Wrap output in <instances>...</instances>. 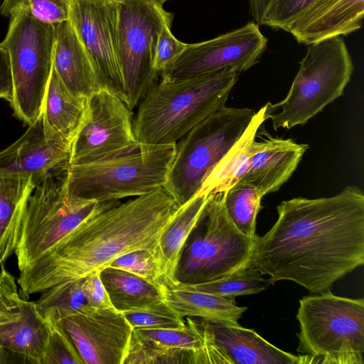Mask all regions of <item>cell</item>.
I'll use <instances>...</instances> for the list:
<instances>
[{
  "instance_id": "cell-1",
  "label": "cell",
  "mask_w": 364,
  "mask_h": 364,
  "mask_svg": "<svg viewBox=\"0 0 364 364\" xmlns=\"http://www.w3.org/2000/svg\"><path fill=\"white\" fill-rule=\"evenodd\" d=\"M255 240L251 261L269 284L289 280L310 292L328 290L364 264V195L355 186L326 198L298 197Z\"/></svg>"
},
{
  "instance_id": "cell-2",
  "label": "cell",
  "mask_w": 364,
  "mask_h": 364,
  "mask_svg": "<svg viewBox=\"0 0 364 364\" xmlns=\"http://www.w3.org/2000/svg\"><path fill=\"white\" fill-rule=\"evenodd\" d=\"M178 208L164 187L124 203L110 201L19 271L21 292L41 293L82 279L132 251L147 250L159 257L160 239Z\"/></svg>"
},
{
  "instance_id": "cell-3",
  "label": "cell",
  "mask_w": 364,
  "mask_h": 364,
  "mask_svg": "<svg viewBox=\"0 0 364 364\" xmlns=\"http://www.w3.org/2000/svg\"><path fill=\"white\" fill-rule=\"evenodd\" d=\"M240 73L232 69L156 83L139 104L133 129L141 146L175 144L226 105Z\"/></svg>"
},
{
  "instance_id": "cell-4",
  "label": "cell",
  "mask_w": 364,
  "mask_h": 364,
  "mask_svg": "<svg viewBox=\"0 0 364 364\" xmlns=\"http://www.w3.org/2000/svg\"><path fill=\"white\" fill-rule=\"evenodd\" d=\"M307 46L286 97L276 104L267 103L266 119L274 130L306 124L343 95L353 73V63L341 36Z\"/></svg>"
},
{
  "instance_id": "cell-5",
  "label": "cell",
  "mask_w": 364,
  "mask_h": 364,
  "mask_svg": "<svg viewBox=\"0 0 364 364\" xmlns=\"http://www.w3.org/2000/svg\"><path fill=\"white\" fill-rule=\"evenodd\" d=\"M297 351L311 363L364 364V299L330 290L299 301Z\"/></svg>"
},
{
  "instance_id": "cell-6",
  "label": "cell",
  "mask_w": 364,
  "mask_h": 364,
  "mask_svg": "<svg viewBox=\"0 0 364 364\" xmlns=\"http://www.w3.org/2000/svg\"><path fill=\"white\" fill-rule=\"evenodd\" d=\"M176 144L149 145L128 154L80 165L66 172L68 193L99 202L136 197L164 187Z\"/></svg>"
},
{
  "instance_id": "cell-7",
  "label": "cell",
  "mask_w": 364,
  "mask_h": 364,
  "mask_svg": "<svg viewBox=\"0 0 364 364\" xmlns=\"http://www.w3.org/2000/svg\"><path fill=\"white\" fill-rule=\"evenodd\" d=\"M255 238L242 234L230 220L224 192L210 195L183 247L176 284L207 282L239 270L251 262Z\"/></svg>"
},
{
  "instance_id": "cell-8",
  "label": "cell",
  "mask_w": 364,
  "mask_h": 364,
  "mask_svg": "<svg viewBox=\"0 0 364 364\" xmlns=\"http://www.w3.org/2000/svg\"><path fill=\"white\" fill-rule=\"evenodd\" d=\"M54 26L36 19L28 4L10 18L0 45L9 58L14 114L28 125L41 115L53 69Z\"/></svg>"
},
{
  "instance_id": "cell-9",
  "label": "cell",
  "mask_w": 364,
  "mask_h": 364,
  "mask_svg": "<svg viewBox=\"0 0 364 364\" xmlns=\"http://www.w3.org/2000/svg\"><path fill=\"white\" fill-rule=\"evenodd\" d=\"M255 112L224 107L195 126L176 144L164 189L180 206L199 191L221 158L242 135Z\"/></svg>"
},
{
  "instance_id": "cell-10",
  "label": "cell",
  "mask_w": 364,
  "mask_h": 364,
  "mask_svg": "<svg viewBox=\"0 0 364 364\" xmlns=\"http://www.w3.org/2000/svg\"><path fill=\"white\" fill-rule=\"evenodd\" d=\"M66 172L45 178L35 186L28 198L14 252L19 271L41 258L80 223L110 202L70 195Z\"/></svg>"
},
{
  "instance_id": "cell-11",
  "label": "cell",
  "mask_w": 364,
  "mask_h": 364,
  "mask_svg": "<svg viewBox=\"0 0 364 364\" xmlns=\"http://www.w3.org/2000/svg\"><path fill=\"white\" fill-rule=\"evenodd\" d=\"M119 62L126 92V105L132 110L155 82L156 44L164 25L173 14L155 0H118Z\"/></svg>"
},
{
  "instance_id": "cell-12",
  "label": "cell",
  "mask_w": 364,
  "mask_h": 364,
  "mask_svg": "<svg viewBox=\"0 0 364 364\" xmlns=\"http://www.w3.org/2000/svg\"><path fill=\"white\" fill-rule=\"evenodd\" d=\"M132 111L122 100L104 89L91 94L70 143V166L106 160L139 149L141 145L134 133Z\"/></svg>"
},
{
  "instance_id": "cell-13",
  "label": "cell",
  "mask_w": 364,
  "mask_h": 364,
  "mask_svg": "<svg viewBox=\"0 0 364 364\" xmlns=\"http://www.w3.org/2000/svg\"><path fill=\"white\" fill-rule=\"evenodd\" d=\"M118 0H70V17L90 60L97 85L125 104L119 62Z\"/></svg>"
},
{
  "instance_id": "cell-14",
  "label": "cell",
  "mask_w": 364,
  "mask_h": 364,
  "mask_svg": "<svg viewBox=\"0 0 364 364\" xmlns=\"http://www.w3.org/2000/svg\"><path fill=\"white\" fill-rule=\"evenodd\" d=\"M268 40L259 25L249 22L234 31L206 41L187 44L161 80L198 76L232 69L240 74L257 63Z\"/></svg>"
},
{
  "instance_id": "cell-15",
  "label": "cell",
  "mask_w": 364,
  "mask_h": 364,
  "mask_svg": "<svg viewBox=\"0 0 364 364\" xmlns=\"http://www.w3.org/2000/svg\"><path fill=\"white\" fill-rule=\"evenodd\" d=\"M60 322L84 363H124L133 328L122 312L91 309Z\"/></svg>"
},
{
  "instance_id": "cell-16",
  "label": "cell",
  "mask_w": 364,
  "mask_h": 364,
  "mask_svg": "<svg viewBox=\"0 0 364 364\" xmlns=\"http://www.w3.org/2000/svg\"><path fill=\"white\" fill-rule=\"evenodd\" d=\"M49 330L36 302L21 296L14 277L1 267V347L27 363L41 364Z\"/></svg>"
},
{
  "instance_id": "cell-17",
  "label": "cell",
  "mask_w": 364,
  "mask_h": 364,
  "mask_svg": "<svg viewBox=\"0 0 364 364\" xmlns=\"http://www.w3.org/2000/svg\"><path fill=\"white\" fill-rule=\"evenodd\" d=\"M70 144L48 139L41 114L24 134L0 152V176L31 178L35 186L50 175L66 172Z\"/></svg>"
},
{
  "instance_id": "cell-18",
  "label": "cell",
  "mask_w": 364,
  "mask_h": 364,
  "mask_svg": "<svg viewBox=\"0 0 364 364\" xmlns=\"http://www.w3.org/2000/svg\"><path fill=\"white\" fill-rule=\"evenodd\" d=\"M196 318L206 341L222 364L311 363L308 355L285 352L252 329Z\"/></svg>"
},
{
  "instance_id": "cell-19",
  "label": "cell",
  "mask_w": 364,
  "mask_h": 364,
  "mask_svg": "<svg viewBox=\"0 0 364 364\" xmlns=\"http://www.w3.org/2000/svg\"><path fill=\"white\" fill-rule=\"evenodd\" d=\"M363 16L364 0H316L287 32L298 43L309 45L359 30Z\"/></svg>"
},
{
  "instance_id": "cell-20",
  "label": "cell",
  "mask_w": 364,
  "mask_h": 364,
  "mask_svg": "<svg viewBox=\"0 0 364 364\" xmlns=\"http://www.w3.org/2000/svg\"><path fill=\"white\" fill-rule=\"evenodd\" d=\"M267 138L255 140L247 168L238 181L255 185L262 195L277 191L291 176L309 149L291 139Z\"/></svg>"
},
{
  "instance_id": "cell-21",
  "label": "cell",
  "mask_w": 364,
  "mask_h": 364,
  "mask_svg": "<svg viewBox=\"0 0 364 364\" xmlns=\"http://www.w3.org/2000/svg\"><path fill=\"white\" fill-rule=\"evenodd\" d=\"M53 26V68L72 94L87 98L100 89L87 54L69 20Z\"/></svg>"
},
{
  "instance_id": "cell-22",
  "label": "cell",
  "mask_w": 364,
  "mask_h": 364,
  "mask_svg": "<svg viewBox=\"0 0 364 364\" xmlns=\"http://www.w3.org/2000/svg\"><path fill=\"white\" fill-rule=\"evenodd\" d=\"M86 101L72 94L53 68L41 112L46 137L70 144L82 120Z\"/></svg>"
},
{
  "instance_id": "cell-23",
  "label": "cell",
  "mask_w": 364,
  "mask_h": 364,
  "mask_svg": "<svg viewBox=\"0 0 364 364\" xmlns=\"http://www.w3.org/2000/svg\"><path fill=\"white\" fill-rule=\"evenodd\" d=\"M267 104L255 112L248 127L204 179L197 194L213 195L225 192L246 171L257 134L266 119Z\"/></svg>"
},
{
  "instance_id": "cell-24",
  "label": "cell",
  "mask_w": 364,
  "mask_h": 364,
  "mask_svg": "<svg viewBox=\"0 0 364 364\" xmlns=\"http://www.w3.org/2000/svg\"><path fill=\"white\" fill-rule=\"evenodd\" d=\"M34 187L31 178L0 176V268L15 252Z\"/></svg>"
},
{
  "instance_id": "cell-25",
  "label": "cell",
  "mask_w": 364,
  "mask_h": 364,
  "mask_svg": "<svg viewBox=\"0 0 364 364\" xmlns=\"http://www.w3.org/2000/svg\"><path fill=\"white\" fill-rule=\"evenodd\" d=\"M165 301L181 317H195L227 325H240L246 306L236 305L235 298L162 286Z\"/></svg>"
},
{
  "instance_id": "cell-26",
  "label": "cell",
  "mask_w": 364,
  "mask_h": 364,
  "mask_svg": "<svg viewBox=\"0 0 364 364\" xmlns=\"http://www.w3.org/2000/svg\"><path fill=\"white\" fill-rule=\"evenodd\" d=\"M210 196L196 194L180 206L164 230L159 245L165 285L176 284V272L183 247L200 218Z\"/></svg>"
},
{
  "instance_id": "cell-27",
  "label": "cell",
  "mask_w": 364,
  "mask_h": 364,
  "mask_svg": "<svg viewBox=\"0 0 364 364\" xmlns=\"http://www.w3.org/2000/svg\"><path fill=\"white\" fill-rule=\"evenodd\" d=\"M100 275L112 306L122 313L165 301L162 287L132 273L107 267Z\"/></svg>"
},
{
  "instance_id": "cell-28",
  "label": "cell",
  "mask_w": 364,
  "mask_h": 364,
  "mask_svg": "<svg viewBox=\"0 0 364 364\" xmlns=\"http://www.w3.org/2000/svg\"><path fill=\"white\" fill-rule=\"evenodd\" d=\"M82 279L60 284L41 292L36 302L47 323L60 322L63 318L91 307L82 291Z\"/></svg>"
},
{
  "instance_id": "cell-29",
  "label": "cell",
  "mask_w": 364,
  "mask_h": 364,
  "mask_svg": "<svg viewBox=\"0 0 364 364\" xmlns=\"http://www.w3.org/2000/svg\"><path fill=\"white\" fill-rule=\"evenodd\" d=\"M264 197L252 183L240 181L224 192V205L230 220L245 235L255 238L257 214Z\"/></svg>"
},
{
  "instance_id": "cell-30",
  "label": "cell",
  "mask_w": 364,
  "mask_h": 364,
  "mask_svg": "<svg viewBox=\"0 0 364 364\" xmlns=\"http://www.w3.org/2000/svg\"><path fill=\"white\" fill-rule=\"evenodd\" d=\"M269 284L262 277L252 261L231 274L221 279L194 284L176 283L170 288L186 289L217 295L233 297L254 294L264 290Z\"/></svg>"
},
{
  "instance_id": "cell-31",
  "label": "cell",
  "mask_w": 364,
  "mask_h": 364,
  "mask_svg": "<svg viewBox=\"0 0 364 364\" xmlns=\"http://www.w3.org/2000/svg\"><path fill=\"white\" fill-rule=\"evenodd\" d=\"M186 326L182 328H137L134 331L141 338L163 346L193 351L196 355V364H200L204 348L202 329L194 317H185Z\"/></svg>"
},
{
  "instance_id": "cell-32",
  "label": "cell",
  "mask_w": 364,
  "mask_h": 364,
  "mask_svg": "<svg viewBox=\"0 0 364 364\" xmlns=\"http://www.w3.org/2000/svg\"><path fill=\"white\" fill-rule=\"evenodd\" d=\"M196 355L186 350L169 348L139 337L133 330L123 364L192 363Z\"/></svg>"
},
{
  "instance_id": "cell-33",
  "label": "cell",
  "mask_w": 364,
  "mask_h": 364,
  "mask_svg": "<svg viewBox=\"0 0 364 364\" xmlns=\"http://www.w3.org/2000/svg\"><path fill=\"white\" fill-rule=\"evenodd\" d=\"M108 267L137 275L159 287L165 285V278L159 256L147 250H139L115 258Z\"/></svg>"
},
{
  "instance_id": "cell-34",
  "label": "cell",
  "mask_w": 364,
  "mask_h": 364,
  "mask_svg": "<svg viewBox=\"0 0 364 364\" xmlns=\"http://www.w3.org/2000/svg\"><path fill=\"white\" fill-rule=\"evenodd\" d=\"M133 329L137 328H169L186 326L181 317L166 301L144 309L122 312Z\"/></svg>"
},
{
  "instance_id": "cell-35",
  "label": "cell",
  "mask_w": 364,
  "mask_h": 364,
  "mask_svg": "<svg viewBox=\"0 0 364 364\" xmlns=\"http://www.w3.org/2000/svg\"><path fill=\"white\" fill-rule=\"evenodd\" d=\"M48 324L50 330L41 364L84 363L60 322Z\"/></svg>"
},
{
  "instance_id": "cell-36",
  "label": "cell",
  "mask_w": 364,
  "mask_h": 364,
  "mask_svg": "<svg viewBox=\"0 0 364 364\" xmlns=\"http://www.w3.org/2000/svg\"><path fill=\"white\" fill-rule=\"evenodd\" d=\"M316 0H272L262 25L287 32L291 23L301 16Z\"/></svg>"
},
{
  "instance_id": "cell-37",
  "label": "cell",
  "mask_w": 364,
  "mask_h": 364,
  "mask_svg": "<svg viewBox=\"0 0 364 364\" xmlns=\"http://www.w3.org/2000/svg\"><path fill=\"white\" fill-rule=\"evenodd\" d=\"M171 28V23L164 25L158 38L154 68L159 76L173 64L187 46L174 37Z\"/></svg>"
},
{
  "instance_id": "cell-38",
  "label": "cell",
  "mask_w": 364,
  "mask_h": 364,
  "mask_svg": "<svg viewBox=\"0 0 364 364\" xmlns=\"http://www.w3.org/2000/svg\"><path fill=\"white\" fill-rule=\"evenodd\" d=\"M32 15L43 23L55 25L68 21L70 0H27Z\"/></svg>"
},
{
  "instance_id": "cell-39",
  "label": "cell",
  "mask_w": 364,
  "mask_h": 364,
  "mask_svg": "<svg viewBox=\"0 0 364 364\" xmlns=\"http://www.w3.org/2000/svg\"><path fill=\"white\" fill-rule=\"evenodd\" d=\"M100 272H95L83 278L82 286L83 293L91 307L112 308L113 306L101 280Z\"/></svg>"
},
{
  "instance_id": "cell-40",
  "label": "cell",
  "mask_w": 364,
  "mask_h": 364,
  "mask_svg": "<svg viewBox=\"0 0 364 364\" xmlns=\"http://www.w3.org/2000/svg\"><path fill=\"white\" fill-rule=\"evenodd\" d=\"M13 85L9 58L6 50L0 45V99L11 102Z\"/></svg>"
},
{
  "instance_id": "cell-41",
  "label": "cell",
  "mask_w": 364,
  "mask_h": 364,
  "mask_svg": "<svg viewBox=\"0 0 364 364\" xmlns=\"http://www.w3.org/2000/svg\"><path fill=\"white\" fill-rule=\"evenodd\" d=\"M272 0H249L250 12L256 23L262 25L265 13Z\"/></svg>"
},
{
  "instance_id": "cell-42",
  "label": "cell",
  "mask_w": 364,
  "mask_h": 364,
  "mask_svg": "<svg viewBox=\"0 0 364 364\" xmlns=\"http://www.w3.org/2000/svg\"><path fill=\"white\" fill-rule=\"evenodd\" d=\"M26 4L27 0H4L0 7V14L10 18Z\"/></svg>"
},
{
  "instance_id": "cell-43",
  "label": "cell",
  "mask_w": 364,
  "mask_h": 364,
  "mask_svg": "<svg viewBox=\"0 0 364 364\" xmlns=\"http://www.w3.org/2000/svg\"><path fill=\"white\" fill-rule=\"evenodd\" d=\"M156 1H158L159 3L163 4L164 2L168 1V0H155Z\"/></svg>"
},
{
  "instance_id": "cell-44",
  "label": "cell",
  "mask_w": 364,
  "mask_h": 364,
  "mask_svg": "<svg viewBox=\"0 0 364 364\" xmlns=\"http://www.w3.org/2000/svg\"><path fill=\"white\" fill-rule=\"evenodd\" d=\"M4 350V349H3V348L1 347V346H0V353H1ZM1 356H2V353H0V358H1ZM0 363H1V360H0Z\"/></svg>"
},
{
  "instance_id": "cell-45",
  "label": "cell",
  "mask_w": 364,
  "mask_h": 364,
  "mask_svg": "<svg viewBox=\"0 0 364 364\" xmlns=\"http://www.w3.org/2000/svg\"><path fill=\"white\" fill-rule=\"evenodd\" d=\"M1 0H0V7H1Z\"/></svg>"
}]
</instances>
